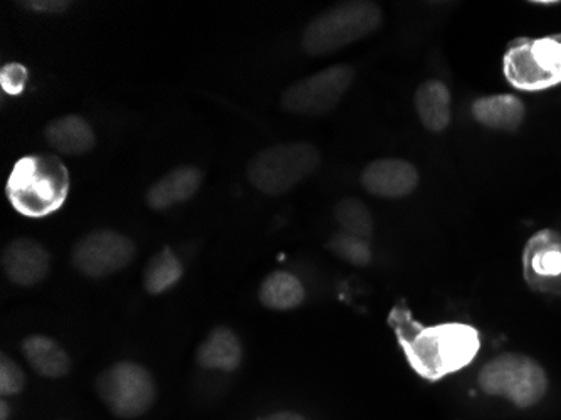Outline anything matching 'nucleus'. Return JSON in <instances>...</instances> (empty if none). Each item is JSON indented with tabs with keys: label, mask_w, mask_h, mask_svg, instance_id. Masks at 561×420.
<instances>
[{
	"label": "nucleus",
	"mask_w": 561,
	"mask_h": 420,
	"mask_svg": "<svg viewBox=\"0 0 561 420\" xmlns=\"http://www.w3.org/2000/svg\"><path fill=\"white\" fill-rule=\"evenodd\" d=\"M22 353L41 377L62 378L71 371V359L55 338L31 334L22 341Z\"/></svg>",
	"instance_id": "dca6fc26"
},
{
	"label": "nucleus",
	"mask_w": 561,
	"mask_h": 420,
	"mask_svg": "<svg viewBox=\"0 0 561 420\" xmlns=\"http://www.w3.org/2000/svg\"><path fill=\"white\" fill-rule=\"evenodd\" d=\"M362 185L368 194L380 198H402L419 185V172L411 162L380 159L368 163L362 173Z\"/></svg>",
	"instance_id": "9b49d317"
},
{
	"label": "nucleus",
	"mask_w": 561,
	"mask_h": 420,
	"mask_svg": "<svg viewBox=\"0 0 561 420\" xmlns=\"http://www.w3.org/2000/svg\"><path fill=\"white\" fill-rule=\"evenodd\" d=\"M472 115L488 128L515 132L525 120V104L512 94L479 98L472 104Z\"/></svg>",
	"instance_id": "f3484780"
},
{
	"label": "nucleus",
	"mask_w": 561,
	"mask_h": 420,
	"mask_svg": "<svg viewBox=\"0 0 561 420\" xmlns=\"http://www.w3.org/2000/svg\"><path fill=\"white\" fill-rule=\"evenodd\" d=\"M506 80L523 91H541L561 83V34L518 39L504 56Z\"/></svg>",
	"instance_id": "423d86ee"
},
{
	"label": "nucleus",
	"mask_w": 561,
	"mask_h": 420,
	"mask_svg": "<svg viewBox=\"0 0 561 420\" xmlns=\"http://www.w3.org/2000/svg\"><path fill=\"white\" fill-rule=\"evenodd\" d=\"M24 387L25 374L21 366L9 356L2 355L0 359V394L2 397L18 396L24 390Z\"/></svg>",
	"instance_id": "5701e85b"
},
{
	"label": "nucleus",
	"mask_w": 561,
	"mask_h": 420,
	"mask_svg": "<svg viewBox=\"0 0 561 420\" xmlns=\"http://www.w3.org/2000/svg\"><path fill=\"white\" fill-rule=\"evenodd\" d=\"M264 420H306L302 419L301 416H298V413L293 412H279L274 413V416L266 417Z\"/></svg>",
	"instance_id": "a878e982"
},
{
	"label": "nucleus",
	"mask_w": 561,
	"mask_h": 420,
	"mask_svg": "<svg viewBox=\"0 0 561 420\" xmlns=\"http://www.w3.org/2000/svg\"><path fill=\"white\" fill-rule=\"evenodd\" d=\"M415 110L422 125L440 134L449 126L450 122V93L449 88L443 81L432 80L422 84L415 93Z\"/></svg>",
	"instance_id": "a211bd4d"
},
{
	"label": "nucleus",
	"mask_w": 561,
	"mask_h": 420,
	"mask_svg": "<svg viewBox=\"0 0 561 420\" xmlns=\"http://www.w3.org/2000/svg\"><path fill=\"white\" fill-rule=\"evenodd\" d=\"M355 69L348 65L330 66L291 84L280 103L295 115L321 116L333 112L352 87Z\"/></svg>",
	"instance_id": "6e6552de"
},
{
	"label": "nucleus",
	"mask_w": 561,
	"mask_h": 420,
	"mask_svg": "<svg viewBox=\"0 0 561 420\" xmlns=\"http://www.w3.org/2000/svg\"><path fill=\"white\" fill-rule=\"evenodd\" d=\"M96 390L110 412L119 419L144 416L157 400V385L145 366L118 362L98 377Z\"/></svg>",
	"instance_id": "0eeeda50"
},
{
	"label": "nucleus",
	"mask_w": 561,
	"mask_h": 420,
	"mask_svg": "<svg viewBox=\"0 0 561 420\" xmlns=\"http://www.w3.org/2000/svg\"><path fill=\"white\" fill-rule=\"evenodd\" d=\"M411 313L397 306L390 315L407 360L421 377L439 381L468 366L481 349L478 330L462 323L424 328L409 317Z\"/></svg>",
	"instance_id": "f257e3e1"
},
{
	"label": "nucleus",
	"mask_w": 561,
	"mask_h": 420,
	"mask_svg": "<svg viewBox=\"0 0 561 420\" xmlns=\"http://www.w3.org/2000/svg\"><path fill=\"white\" fill-rule=\"evenodd\" d=\"M71 177L56 155L22 157L5 183L12 207L30 219H43L58 213L68 198Z\"/></svg>",
	"instance_id": "f03ea898"
},
{
	"label": "nucleus",
	"mask_w": 561,
	"mask_h": 420,
	"mask_svg": "<svg viewBox=\"0 0 561 420\" xmlns=\"http://www.w3.org/2000/svg\"><path fill=\"white\" fill-rule=\"evenodd\" d=\"M21 5L30 11L41 12V14H61L68 11L71 2L68 0H25Z\"/></svg>",
	"instance_id": "393cba45"
},
{
	"label": "nucleus",
	"mask_w": 561,
	"mask_h": 420,
	"mask_svg": "<svg viewBox=\"0 0 561 420\" xmlns=\"http://www.w3.org/2000/svg\"><path fill=\"white\" fill-rule=\"evenodd\" d=\"M335 219L343 232L370 241L375 227L374 217L364 202L353 197L343 198L336 204Z\"/></svg>",
	"instance_id": "412c9836"
},
{
	"label": "nucleus",
	"mask_w": 561,
	"mask_h": 420,
	"mask_svg": "<svg viewBox=\"0 0 561 420\" xmlns=\"http://www.w3.org/2000/svg\"><path fill=\"white\" fill-rule=\"evenodd\" d=\"M9 412H11V409H9L5 400H2V402H0V420H8Z\"/></svg>",
	"instance_id": "bb28decb"
},
{
	"label": "nucleus",
	"mask_w": 561,
	"mask_h": 420,
	"mask_svg": "<svg viewBox=\"0 0 561 420\" xmlns=\"http://www.w3.org/2000/svg\"><path fill=\"white\" fill-rule=\"evenodd\" d=\"M2 268L9 280L18 286H36L49 274L50 254L33 239H14L2 252Z\"/></svg>",
	"instance_id": "f8f14e48"
},
{
	"label": "nucleus",
	"mask_w": 561,
	"mask_h": 420,
	"mask_svg": "<svg viewBox=\"0 0 561 420\" xmlns=\"http://www.w3.org/2000/svg\"><path fill=\"white\" fill-rule=\"evenodd\" d=\"M242 343L227 327H217L207 334L197 350V363L207 371L234 372L242 363Z\"/></svg>",
	"instance_id": "2eb2a0df"
},
{
	"label": "nucleus",
	"mask_w": 561,
	"mask_h": 420,
	"mask_svg": "<svg viewBox=\"0 0 561 420\" xmlns=\"http://www.w3.org/2000/svg\"><path fill=\"white\" fill-rule=\"evenodd\" d=\"M30 72L21 63H9L4 68L0 69V87L4 93L11 97H18L25 90Z\"/></svg>",
	"instance_id": "b1692460"
},
{
	"label": "nucleus",
	"mask_w": 561,
	"mask_h": 420,
	"mask_svg": "<svg viewBox=\"0 0 561 420\" xmlns=\"http://www.w3.org/2000/svg\"><path fill=\"white\" fill-rule=\"evenodd\" d=\"M137 246L125 234L100 229L87 234L72 249V266L88 277H105L134 261Z\"/></svg>",
	"instance_id": "1a4fd4ad"
},
{
	"label": "nucleus",
	"mask_w": 561,
	"mask_h": 420,
	"mask_svg": "<svg viewBox=\"0 0 561 420\" xmlns=\"http://www.w3.org/2000/svg\"><path fill=\"white\" fill-rule=\"evenodd\" d=\"M321 166L314 145L289 141L264 148L249 162L248 179L252 188L266 195H283L313 175Z\"/></svg>",
	"instance_id": "20e7f679"
},
{
	"label": "nucleus",
	"mask_w": 561,
	"mask_h": 420,
	"mask_svg": "<svg viewBox=\"0 0 561 420\" xmlns=\"http://www.w3.org/2000/svg\"><path fill=\"white\" fill-rule=\"evenodd\" d=\"M305 287L295 274L276 271L263 281L260 299L266 308L288 311L298 308L305 302Z\"/></svg>",
	"instance_id": "6ab92c4d"
},
{
	"label": "nucleus",
	"mask_w": 561,
	"mask_h": 420,
	"mask_svg": "<svg viewBox=\"0 0 561 420\" xmlns=\"http://www.w3.org/2000/svg\"><path fill=\"white\" fill-rule=\"evenodd\" d=\"M202 185L201 169L194 166H181L170 170L157 180L147 192L148 207L153 211H167L175 205L191 201Z\"/></svg>",
	"instance_id": "ddd939ff"
},
{
	"label": "nucleus",
	"mask_w": 561,
	"mask_h": 420,
	"mask_svg": "<svg viewBox=\"0 0 561 420\" xmlns=\"http://www.w3.org/2000/svg\"><path fill=\"white\" fill-rule=\"evenodd\" d=\"M381 11L375 2L350 0L318 15L302 34V49L310 56H327L380 27Z\"/></svg>",
	"instance_id": "7ed1b4c3"
},
{
	"label": "nucleus",
	"mask_w": 561,
	"mask_h": 420,
	"mask_svg": "<svg viewBox=\"0 0 561 420\" xmlns=\"http://www.w3.org/2000/svg\"><path fill=\"white\" fill-rule=\"evenodd\" d=\"M328 248L335 252L340 259L350 262L353 266H368L371 261L370 242L367 239L356 238L352 234L336 232L330 239Z\"/></svg>",
	"instance_id": "4be33fe9"
},
{
	"label": "nucleus",
	"mask_w": 561,
	"mask_h": 420,
	"mask_svg": "<svg viewBox=\"0 0 561 420\" xmlns=\"http://www.w3.org/2000/svg\"><path fill=\"white\" fill-rule=\"evenodd\" d=\"M523 268L529 286L538 292L561 290V232L541 230L529 239L523 254Z\"/></svg>",
	"instance_id": "9d476101"
},
{
	"label": "nucleus",
	"mask_w": 561,
	"mask_h": 420,
	"mask_svg": "<svg viewBox=\"0 0 561 420\" xmlns=\"http://www.w3.org/2000/svg\"><path fill=\"white\" fill-rule=\"evenodd\" d=\"M47 144L62 155H84L93 150L96 145V135L93 126L78 115H65L47 123Z\"/></svg>",
	"instance_id": "4468645a"
},
{
	"label": "nucleus",
	"mask_w": 561,
	"mask_h": 420,
	"mask_svg": "<svg viewBox=\"0 0 561 420\" xmlns=\"http://www.w3.org/2000/svg\"><path fill=\"white\" fill-rule=\"evenodd\" d=\"M479 385L490 396L506 397L526 409L543 399L548 378L540 363L526 355L506 353L482 368Z\"/></svg>",
	"instance_id": "39448f33"
},
{
	"label": "nucleus",
	"mask_w": 561,
	"mask_h": 420,
	"mask_svg": "<svg viewBox=\"0 0 561 420\" xmlns=\"http://www.w3.org/2000/svg\"><path fill=\"white\" fill-rule=\"evenodd\" d=\"M184 276L181 259L170 248L153 256L144 271V286L150 295L170 292Z\"/></svg>",
	"instance_id": "aec40b11"
}]
</instances>
